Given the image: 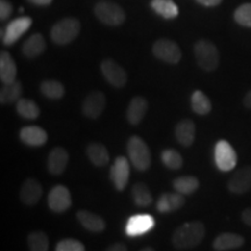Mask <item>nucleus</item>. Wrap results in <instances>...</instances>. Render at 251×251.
I'll list each match as a JSON object with an SVG mask.
<instances>
[{
  "label": "nucleus",
  "mask_w": 251,
  "mask_h": 251,
  "mask_svg": "<svg viewBox=\"0 0 251 251\" xmlns=\"http://www.w3.org/2000/svg\"><path fill=\"white\" fill-rule=\"evenodd\" d=\"M243 105L246 108L251 109V90L248 91V92L246 93V96H244Z\"/></svg>",
  "instance_id": "a19ab883"
},
{
  "label": "nucleus",
  "mask_w": 251,
  "mask_h": 251,
  "mask_svg": "<svg viewBox=\"0 0 251 251\" xmlns=\"http://www.w3.org/2000/svg\"><path fill=\"white\" fill-rule=\"evenodd\" d=\"M129 162L124 156L117 157L111 168V180L118 191H124L129 179Z\"/></svg>",
  "instance_id": "f8f14e48"
},
{
  "label": "nucleus",
  "mask_w": 251,
  "mask_h": 251,
  "mask_svg": "<svg viewBox=\"0 0 251 251\" xmlns=\"http://www.w3.org/2000/svg\"><path fill=\"white\" fill-rule=\"evenodd\" d=\"M20 139L27 146L41 147L45 146L48 141V134L43 128L37 126H27L20 130Z\"/></svg>",
  "instance_id": "6ab92c4d"
},
{
  "label": "nucleus",
  "mask_w": 251,
  "mask_h": 251,
  "mask_svg": "<svg viewBox=\"0 0 251 251\" xmlns=\"http://www.w3.org/2000/svg\"><path fill=\"white\" fill-rule=\"evenodd\" d=\"M214 158L219 170L228 172L236 166L237 155L231 144L226 140H220L215 144Z\"/></svg>",
  "instance_id": "0eeeda50"
},
{
  "label": "nucleus",
  "mask_w": 251,
  "mask_h": 251,
  "mask_svg": "<svg viewBox=\"0 0 251 251\" xmlns=\"http://www.w3.org/2000/svg\"><path fill=\"white\" fill-rule=\"evenodd\" d=\"M227 187L234 194H244L251 191V165L238 169L228 180Z\"/></svg>",
  "instance_id": "ddd939ff"
},
{
  "label": "nucleus",
  "mask_w": 251,
  "mask_h": 251,
  "mask_svg": "<svg viewBox=\"0 0 251 251\" xmlns=\"http://www.w3.org/2000/svg\"><path fill=\"white\" fill-rule=\"evenodd\" d=\"M47 43L42 34L36 33L25 41L21 51L27 58H36L46 51Z\"/></svg>",
  "instance_id": "412c9836"
},
{
  "label": "nucleus",
  "mask_w": 251,
  "mask_h": 251,
  "mask_svg": "<svg viewBox=\"0 0 251 251\" xmlns=\"http://www.w3.org/2000/svg\"><path fill=\"white\" fill-rule=\"evenodd\" d=\"M102 76L112 86L121 89L127 84V72L114 59L106 58L100 64Z\"/></svg>",
  "instance_id": "6e6552de"
},
{
  "label": "nucleus",
  "mask_w": 251,
  "mask_h": 251,
  "mask_svg": "<svg viewBox=\"0 0 251 251\" xmlns=\"http://www.w3.org/2000/svg\"><path fill=\"white\" fill-rule=\"evenodd\" d=\"M80 23L76 18H64L56 23L50 30L52 42L58 46H65L76 40L79 35Z\"/></svg>",
  "instance_id": "20e7f679"
},
{
  "label": "nucleus",
  "mask_w": 251,
  "mask_h": 251,
  "mask_svg": "<svg viewBox=\"0 0 251 251\" xmlns=\"http://www.w3.org/2000/svg\"><path fill=\"white\" fill-rule=\"evenodd\" d=\"M105 251H128V249L127 247H126V244L118 242V243L111 244V246H109Z\"/></svg>",
  "instance_id": "58836bf2"
},
{
  "label": "nucleus",
  "mask_w": 251,
  "mask_h": 251,
  "mask_svg": "<svg viewBox=\"0 0 251 251\" xmlns=\"http://www.w3.org/2000/svg\"><path fill=\"white\" fill-rule=\"evenodd\" d=\"M55 251H86V249L80 241L75 238H64L57 243Z\"/></svg>",
  "instance_id": "c9c22d12"
},
{
  "label": "nucleus",
  "mask_w": 251,
  "mask_h": 251,
  "mask_svg": "<svg viewBox=\"0 0 251 251\" xmlns=\"http://www.w3.org/2000/svg\"><path fill=\"white\" fill-rule=\"evenodd\" d=\"M155 226V220L149 214L133 215L128 220L126 231L129 236H139V235L148 233Z\"/></svg>",
  "instance_id": "2eb2a0df"
},
{
  "label": "nucleus",
  "mask_w": 251,
  "mask_h": 251,
  "mask_svg": "<svg viewBox=\"0 0 251 251\" xmlns=\"http://www.w3.org/2000/svg\"><path fill=\"white\" fill-rule=\"evenodd\" d=\"M27 244L29 251H48L49 237L45 231H31L27 237Z\"/></svg>",
  "instance_id": "473e14b6"
},
{
  "label": "nucleus",
  "mask_w": 251,
  "mask_h": 251,
  "mask_svg": "<svg viewBox=\"0 0 251 251\" xmlns=\"http://www.w3.org/2000/svg\"><path fill=\"white\" fill-rule=\"evenodd\" d=\"M131 197L134 202L140 207H147L152 202L151 191L144 183H136L131 187Z\"/></svg>",
  "instance_id": "7c9ffc66"
},
{
  "label": "nucleus",
  "mask_w": 251,
  "mask_h": 251,
  "mask_svg": "<svg viewBox=\"0 0 251 251\" xmlns=\"http://www.w3.org/2000/svg\"><path fill=\"white\" fill-rule=\"evenodd\" d=\"M185 203L184 194L180 193H163L158 198L156 208L159 213H171L181 208Z\"/></svg>",
  "instance_id": "aec40b11"
},
{
  "label": "nucleus",
  "mask_w": 251,
  "mask_h": 251,
  "mask_svg": "<svg viewBox=\"0 0 251 251\" xmlns=\"http://www.w3.org/2000/svg\"><path fill=\"white\" fill-rule=\"evenodd\" d=\"M106 106V97L101 91H92L81 102V113L89 119H98Z\"/></svg>",
  "instance_id": "9b49d317"
},
{
  "label": "nucleus",
  "mask_w": 251,
  "mask_h": 251,
  "mask_svg": "<svg viewBox=\"0 0 251 251\" xmlns=\"http://www.w3.org/2000/svg\"><path fill=\"white\" fill-rule=\"evenodd\" d=\"M43 194V187L35 178H27L21 185L20 200L25 205L34 206L40 201Z\"/></svg>",
  "instance_id": "4468645a"
},
{
  "label": "nucleus",
  "mask_w": 251,
  "mask_h": 251,
  "mask_svg": "<svg viewBox=\"0 0 251 251\" xmlns=\"http://www.w3.org/2000/svg\"><path fill=\"white\" fill-rule=\"evenodd\" d=\"M241 218H242V221L244 224L251 227V207H248V208L244 209L242 212V215H241Z\"/></svg>",
  "instance_id": "4c0bfd02"
},
{
  "label": "nucleus",
  "mask_w": 251,
  "mask_h": 251,
  "mask_svg": "<svg viewBox=\"0 0 251 251\" xmlns=\"http://www.w3.org/2000/svg\"><path fill=\"white\" fill-rule=\"evenodd\" d=\"M246 242L244 237L240 234L222 233L213 241V248L215 251H227L241 248Z\"/></svg>",
  "instance_id": "4be33fe9"
},
{
  "label": "nucleus",
  "mask_w": 251,
  "mask_h": 251,
  "mask_svg": "<svg viewBox=\"0 0 251 251\" xmlns=\"http://www.w3.org/2000/svg\"><path fill=\"white\" fill-rule=\"evenodd\" d=\"M17 105V112L20 117L27 120H35L40 115V107L35 101L30 99L21 98L15 103Z\"/></svg>",
  "instance_id": "2f4dec72"
},
{
  "label": "nucleus",
  "mask_w": 251,
  "mask_h": 251,
  "mask_svg": "<svg viewBox=\"0 0 251 251\" xmlns=\"http://www.w3.org/2000/svg\"><path fill=\"white\" fill-rule=\"evenodd\" d=\"M23 96V84L15 80L13 83L4 84L0 90V102L1 105H11L17 103Z\"/></svg>",
  "instance_id": "a878e982"
},
{
  "label": "nucleus",
  "mask_w": 251,
  "mask_h": 251,
  "mask_svg": "<svg viewBox=\"0 0 251 251\" xmlns=\"http://www.w3.org/2000/svg\"><path fill=\"white\" fill-rule=\"evenodd\" d=\"M196 1L203 6H207V7H214V6L221 4L222 0H196Z\"/></svg>",
  "instance_id": "ea45409f"
},
{
  "label": "nucleus",
  "mask_w": 251,
  "mask_h": 251,
  "mask_svg": "<svg viewBox=\"0 0 251 251\" xmlns=\"http://www.w3.org/2000/svg\"><path fill=\"white\" fill-rule=\"evenodd\" d=\"M161 158L163 164L168 169H170V170H179L184 164L183 157L175 149L163 150L161 153Z\"/></svg>",
  "instance_id": "72a5a7b5"
},
{
  "label": "nucleus",
  "mask_w": 251,
  "mask_h": 251,
  "mask_svg": "<svg viewBox=\"0 0 251 251\" xmlns=\"http://www.w3.org/2000/svg\"><path fill=\"white\" fill-rule=\"evenodd\" d=\"M40 91L46 98L51 100L62 99L65 94V87L61 81L54 79L43 80L40 85Z\"/></svg>",
  "instance_id": "cd10ccee"
},
{
  "label": "nucleus",
  "mask_w": 251,
  "mask_h": 251,
  "mask_svg": "<svg viewBox=\"0 0 251 251\" xmlns=\"http://www.w3.org/2000/svg\"><path fill=\"white\" fill-rule=\"evenodd\" d=\"M151 7L165 19H175L179 14V8L172 0H151Z\"/></svg>",
  "instance_id": "c756f323"
},
{
  "label": "nucleus",
  "mask_w": 251,
  "mask_h": 251,
  "mask_svg": "<svg viewBox=\"0 0 251 251\" xmlns=\"http://www.w3.org/2000/svg\"><path fill=\"white\" fill-rule=\"evenodd\" d=\"M31 25H33V20L29 17H20L18 19H14L13 21H11L7 25L5 30H1L2 43L5 46L14 45L29 29Z\"/></svg>",
  "instance_id": "1a4fd4ad"
},
{
  "label": "nucleus",
  "mask_w": 251,
  "mask_h": 251,
  "mask_svg": "<svg viewBox=\"0 0 251 251\" xmlns=\"http://www.w3.org/2000/svg\"><path fill=\"white\" fill-rule=\"evenodd\" d=\"M69 163V152L62 147H55L48 155V171L51 175L59 176L65 171Z\"/></svg>",
  "instance_id": "f3484780"
},
{
  "label": "nucleus",
  "mask_w": 251,
  "mask_h": 251,
  "mask_svg": "<svg viewBox=\"0 0 251 251\" xmlns=\"http://www.w3.org/2000/svg\"><path fill=\"white\" fill-rule=\"evenodd\" d=\"M175 136L183 147H191L196 139V124L191 119H184L176 125Z\"/></svg>",
  "instance_id": "a211bd4d"
},
{
  "label": "nucleus",
  "mask_w": 251,
  "mask_h": 251,
  "mask_svg": "<svg viewBox=\"0 0 251 251\" xmlns=\"http://www.w3.org/2000/svg\"><path fill=\"white\" fill-rule=\"evenodd\" d=\"M199 180L197 177L193 176H181V177H177L172 183V186L178 193L184 194H192L199 188Z\"/></svg>",
  "instance_id": "c85d7f7f"
},
{
  "label": "nucleus",
  "mask_w": 251,
  "mask_h": 251,
  "mask_svg": "<svg viewBox=\"0 0 251 251\" xmlns=\"http://www.w3.org/2000/svg\"><path fill=\"white\" fill-rule=\"evenodd\" d=\"M94 15L103 25L111 27L121 26L126 20V13L120 6L111 1H99L94 6Z\"/></svg>",
  "instance_id": "39448f33"
},
{
  "label": "nucleus",
  "mask_w": 251,
  "mask_h": 251,
  "mask_svg": "<svg viewBox=\"0 0 251 251\" xmlns=\"http://www.w3.org/2000/svg\"><path fill=\"white\" fill-rule=\"evenodd\" d=\"M206 235L201 221H191L181 225L172 234V246L178 250L193 249L202 242Z\"/></svg>",
  "instance_id": "f257e3e1"
},
{
  "label": "nucleus",
  "mask_w": 251,
  "mask_h": 251,
  "mask_svg": "<svg viewBox=\"0 0 251 251\" xmlns=\"http://www.w3.org/2000/svg\"><path fill=\"white\" fill-rule=\"evenodd\" d=\"M234 19L238 25L251 28V4H243L236 8Z\"/></svg>",
  "instance_id": "f704fd0d"
},
{
  "label": "nucleus",
  "mask_w": 251,
  "mask_h": 251,
  "mask_svg": "<svg viewBox=\"0 0 251 251\" xmlns=\"http://www.w3.org/2000/svg\"><path fill=\"white\" fill-rule=\"evenodd\" d=\"M148 111V100L141 96L134 97L128 105L126 117L131 126H139Z\"/></svg>",
  "instance_id": "dca6fc26"
},
{
  "label": "nucleus",
  "mask_w": 251,
  "mask_h": 251,
  "mask_svg": "<svg viewBox=\"0 0 251 251\" xmlns=\"http://www.w3.org/2000/svg\"><path fill=\"white\" fill-rule=\"evenodd\" d=\"M86 155L93 165L102 166L107 165L109 162V153L108 150L103 146L102 143L99 142H92L86 147Z\"/></svg>",
  "instance_id": "393cba45"
},
{
  "label": "nucleus",
  "mask_w": 251,
  "mask_h": 251,
  "mask_svg": "<svg viewBox=\"0 0 251 251\" xmlns=\"http://www.w3.org/2000/svg\"><path fill=\"white\" fill-rule=\"evenodd\" d=\"M197 64L203 71L212 72L218 69L220 64V54L214 43L211 41L201 39L197 41L193 47Z\"/></svg>",
  "instance_id": "f03ea898"
},
{
  "label": "nucleus",
  "mask_w": 251,
  "mask_h": 251,
  "mask_svg": "<svg viewBox=\"0 0 251 251\" xmlns=\"http://www.w3.org/2000/svg\"><path fill=\"white\" fill-rule=\"evenodd\" d=\"M13 13V5L8 0H0V19L1 21L7 20Z\"/></svg>",
  "instance_id": "e433bc0d"
},
{
  "label": "nucleus",
  "mask_w": 251,
  "mask_h": 251,
  "mask_svg": "<svg viewBox=\"0 0 251 251\" xmlns=\"http://www.w3.org/2000/svg\"><path fill=\"white\" fill-rule=\"evenodd\" d=\"M27 1L30 2V4H34L37 6H47V5L51 4L52 0H27Z\"/></svg>",
  "instance_id": "79ce46f5"
},
{
  "label": "nucleus",
  "mask_w": 251,
  "mask_h": 251,
  "mask_svg": "<svg viewBox=\"0 0 251 251\" xmlns=\"http://www.w3.org/2000/svg\"><path fill=\"white\" fill-rule=\"evenodd\" d=\"M17 64L7 51L0 54V79L4 84L13 83L17 79Z\"/></svg>",
  "instance_id": "b1692460"
},
{
  "label": "nucleus",
  "mask_w": 251,
  "mask_h": 251,
  "mask_svg": "<svg viewBox=\"0 0 251 251\" xmlns=\"http://www.w3.org/2000/svg\"><path fill=\"white\" fill-rule=\"evenodd\" d=\"M152 54L156 58L169 63V64H177L181 59V50L179 46L170 39H158L152 45Z\"/></svg>",
  "instance_id": "423d86ee"
},
{
  "label": "nucleus",
  "mask_w": 251,
  "mask_h": 251,
  "mask_svg": "<svg viewBox=\"0 0 251 251\" xmlns=\"http://www.w3.org/2000/svg\"><path fill=\"white\" fill-rule=\"evenodd\" d=\"M127 151L131 164L139 171H147L151 165V153L148 144L140 136L129 137L127 142Z\"/></svg>",
  "instance_id": "7ed1b4c3"
},
{
  "label": "nucleus",
  "mask_w": 251,
  "mask_h": 251,
  "mask_svg": "<svg viewBox=\"0 0 251 251\" xmlns=\"http://www.w3.org/2000/svg\"><path fill=\"white\" fill-rule=\"evenodd\" d=\"M77 219L79 224L91 233H101L106 228V222L101 216L94 214L92 212L85 211V209L78 211Z\"/></svg>",
  "instance_id": "5701e85b"
},
{
  "label": "nucleus",
  "mask_w": 251,
  "mask_h": 251,
  "mask_svg": "<svg viewBox=\"0 0 251 251\" xmlns=\"http://www.w3.org/2000/svg\"><path fill=\"white\" fill-rule=\"evenodd\" d=\"M191 107L198 115H207L212 111V102L202 91L197 90L191 97Z\"/></svg>",
  "instance_id": "bb28decb"
},
{
  "label": "nucleus",
  "mask_w": 251,
  "mask_h": 251,
  "mask_svg": "<svg viewBox=\"0 0 251 251\" xmlns=\"http://www.w3.org/2000/svg\"><path fill=\"white\" fill-rule=\"evenodd\" d=\"M71 193L64 185H56L48 193V206L52 212L64 213L71 207Z\"/></svg>",
  "instance_id": "9d476101"
},
{
  "label": "nucleus",
  "mask_w": 251,
  "mask_h": 251,
  "mask_svg": "<svg viewBox=\"0 0 251 251\" xmlns=\"http://www.w3.org/2000/svg\"><path fill=\"white\" fill-rule=\"evenodd\" d=\"M140 251H155V249L151 247H146V248H143V249H141Z\"/></svg>",
  "instance_id": "37998d69"
}]
</instances>
